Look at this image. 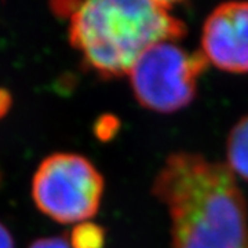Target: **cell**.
Masks as SVG:
<instances>
[{
    "label": "cell",
    "mask_w": 248,
    "mask_h": 248,
    "mask_svg": "<svg viewBox=\"0 0 248 248\" xmlns=\"http://www.w3.org/2000/svg\"><path fill=\"white\" fill-rule=\"evenodd\" d=\"M153 193L169 210L174 248H248L247 203L228 166L175 153Z\"/></svg>",
    "instance_id": "1"
},
{
    "label": "cell",
    "mask_w": 248,
    "mask_h": 248,
    "mask_svg": "<svg viewBox=\"0 0 248 248\" xmlns=\"http://www.w3.org/2000/svg\"><path fill=\"white\" fill-rule=\"evenodd\" d=\"M184 35L185 25L155 0H83L69 24L72 47L104 79L128 75L152 46Z\"/></svg>",
    "instance_id": "2"
},
{
    "label": "cell",
    "mask_w": 248,
    "mask_h": 248,
    "mask_svg": "<svg viewBox=\"0 0 248 248\" xmlns=\"http://www.w3.org/2000/svg\"><path fill=\"white\" fill-rule=\"evenodd\" d=\"M104 178L84 156L58 152L42 160L32 179L37 210L60 223L90 221L101 207Z\"/></svg>",
    "instance_id": "3"
},
{
    "label": "cell",
    "mask_w": 248,
    "mask_h": 248,
    "mask_svg": "<svg viewBox=\"0 0 248 248\" xmlns=\"http://www.w3.org/2000/svg\"><path fill=\"white\" fill-rule=\"evenodd\" d=\"M205 66L207 58L202 51L187 53L174 42H161L142 54L128 75L142 107L171 113L193 101Z\"/></svg>",
    "instance_id": "4"
},
{
    "label": "cell",
    "mask_w": 248,
    "mask_h": 248,
    "mask_svg": "<svg viewBox=\"0 0 248 248\" xmlns=\"http://www.w3.org/2000/svg\"><path fill=\"white\" fill-rule=\"evenodd\" d=\"M204 57L232 73L248 72V1H228L207 18L202 37Z\"/></svg>",
    "instance_id": "5"
},
{
    "label": "cell",
    "mask_w": 248,
    "mask_h": 248,
    "mask_svg": "<svg viewBox=\"0 0 248 248\" xmlns=\"http://www.w3.org/2000/svg\"><path fill=\"white\" fill-rule=\"evenodd\" d=\"M228 169L248 181V116L233 127L229 135Z\"/></svg>",
    "instance_id": "6"
},
{
    "label": "cell",
    "mask_w": 248,
    "mask_h": 248,
    "mask_svg": "<svg viewBox=\"0 0 248 248\" xmlns=\"http://www.w3.org/2000/svg\"><path fill=\"white\" fill-rule=\"evenodd\" d=\"M72 248H104L105 231L93 222H81L72 228L66 237Z\"/></svg>",
    "instance_id": "7"
},
{
    "label": "cell",
    "mask_w": 248,
    "mask_h": 248,
    "mask_svg": "<svg viewBox=\"0 0 248 248\" xmlns=\"http://www.w3.org/2000/svg\"><path fill=\"white\" fill-rule=\"evenodd\" d=\"M28 248H72L69 246L68 239H62L57 236L51 237H42V239L35 240Z\"/></svg>",
    "instance_id": "8"
},
{
    "label": "cell",
    "mask_w": 248,
    "mask_h": 248,
    "mask_svg": "<svg viewBox=\"0 0 248 248\" xmlns=\"http://www.w3.org/2000/svg\"><path fill=\"white\" fill-rule=\"evenodd\" d=\"M116 128L115 125L112 124V117L109 119H101V120H98L97 127H95V130H97V135L101 138V140H104V138H109L110 135H112V130Z\"/></svg>",
    "instance_id": "9"
},
{
    "label": "cell",
    "mask_w": 248,
    "mask_h": 248,
    "mask_svg": "<svg viewBox=\"0 0 248 248\" xmlns=\"http://www.w3.org/2000/svg\"><path fill=\"white\" fill-rule=\"evenodd\" d=\"M11 104H13V98L7 90L0 89V119H3L4 116H7V113L11 109Z\"/></svg>",
    "instance_id": "10"
},
{
    "label": "cell",
    "mask_w": 248,
    "mask_h": 248,
    "mask_svg": "<svg viewBox=\"0 0 248 248\" xmlns=\"http://www.w3.org/2000/svg\"><path fill=\"white\" fill-rule=\"evenodd\" d=\"M0 248H16V241L11 232L0 222Z\"/></svg>",
    "instance_id": "11"
},
{
    "label": "cell",
    "mask_w": 248,
    "mask_h": 248,
    "mask_svg": "<svg viewBox=\"0 0 248 248\" xmlns=\"http://www.w3.org/2000/svg\"><path fill=\"white\" fill-rule=\"evenodd\" d=\"M155 1H157V3L163 4V6H166V7H170L171 4H174V3H179V1H182V0H155Z\"/></svg>",
    "instance_id": "12"
}]
</instances>
